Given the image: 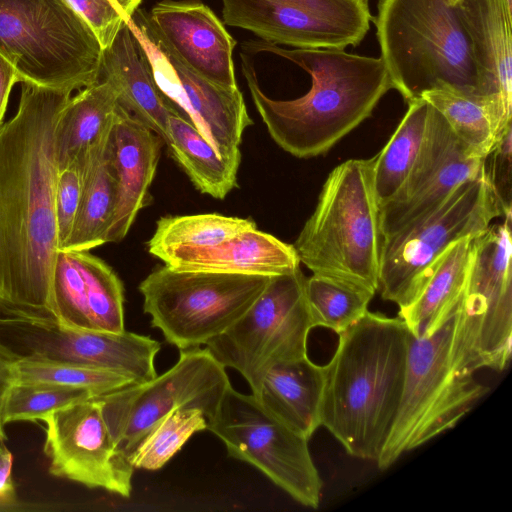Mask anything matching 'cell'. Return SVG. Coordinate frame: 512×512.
<instances>
[{"mask_svg":"<svg viewBox=\"0 0 512 512\" xmlns=\"http://www.w3.org/2000/svg\"><path fill=\"white\" fill-rule=\"evenodd\" d=\"M73 91L23 81L0 123V316L55 321L56 136Z\"/></svg>","mask_w":512,"mask_h":512,"instance_id":"1","label":"cell"},{"mask_svg":"<svg viewBox=\"0 0 512 512\" xmlns=\"http://www.w3.org/2000/svg\"><path fill=\"white\" fill-rule=\"evenodd\" d=\"M243 46L253 53L281 56L311 76L312 85L305 95L275 100L261 90L251 60L241 56L243 75L270 136L298 158L329 151L370 117L381 98L394 89L381 57L337 49H285L263 40Z\"/></svg>","mask_w":512,"mask_h":512,"instance_id":"2","label":"cell"},{"mask_svg":"<svg viewBox=\"0 0 512 512\" xmlns=\"http://www.w3.org/2000/svg\"><path fill=\"white\" fill-rule=\"evenodd\" d=\"M324 368L322 426L351 455L377 461L399 408L411 332L367 311L338 334Z\"/></svg>","mask_w":512,"mask_h":512,"instance_id":"3","label":"cell"},{"mask_svg":"<svg viewBox=\"0 0 512 512\" xmlns=\"http://www.w3.org/2000/svg\"><path fill=\"white\" fill-rule=\"evenodd\" d=\"M373 157L349 159L327 176L314 212L293 244L313 274L378 291L380 206L373 185Z\"/></svg>","mask_w":512,"mask_h":512,"instance_id":"4","label":"cell"},{"mask_svg":"<svg viewBox=\"0 0 512 512\" xmlns=\"http://www.w3.org/2000/svg\"><path fill=\"white\" fill-rule=\"evenodd\" d=\"M460 309L461 300L436 329L410 335L399 408L376 461L381 470L453 428L489 390L457 353Z\"/></svg>","mask_w":512,"mask_h":512,"instance_id":"5","label":"cell"},{"mask_svg":"<svg viewBox=\"0 0 512 512\" xmlns=\"http://www.w3.org/2000/svg\"><path fill=\"white\" fill-rule=\"evenodd\" d=\"M377 8L372 21L380 57L407 103L442 83L478 91L469 38L455 4L378 0Z\"/></svg>","mask_w":512,"mask_h":512,"instance_id":"6","label":"cell"},{"mask_svg":"<svg viewBox=\"0 0 512 512\" xmlns=\"http://www.w3.org/2000/svg\"><path fill=\"white\" fill-rule=\"evenodd\" d=\"M102 53L68 0H0V54L21 82L85 88L98 82Z\"/></svg>","mask_w":512,"mask_h":512,"instance_id":"7","label":"cell"},{"mask_svg":"<svg viewBox=\"0 0 512 512\" xmlns=\"http://www.w3.org/2000/svg\"><path fill=\"white\" fill-rule=\"evenodd\" d=\"M506 215L486 171L459 185L440 205L383 237L378 291L407 306L418 294L432 263L454 242L476 237Z\"/></svg>","mask_w":512,"mask_h":512,"instance_id":"8","label":"cell"},{"mask_svg":"<svg viewBox=\"0 0 512 512\" xmlns=\"http://www.w3.org/2000/svg\"><path fill=\"white\" fill-rule=\"evenodd\" d=\"M269 276L182 271L167 265L140 283L151 325L179 350L209 342L238 320L263 292Z\"/></svg>","mask_w":512,"mask_h":512,"instance_id":"9","label":"cell"},{"mask_svg":"<svg viewBox=\"0 0 512 512\" xmlns=\"http://www.w3.org/2000/svg\"><path fill=\"white\" fill-rule=\"evenodd\" d=\"M300 267L271 276L244 314L206 348L225 368L238 371L255 395L274 365L307 356L313 328Z\"/></svg>","mask_w":512,"mask_h":512,"instance_id":"10","label":"cell"},{"mask_svg":"<svg viewBox=\"0 0 512 512\" xmlns=\"http://www.w3.org/2000/svg\"><path fill=\"white\" fill-rule=\"evenodd\" d=\"M512 216L474 237L456 349L470 373L505 370L512 354Z\"/></svg>","mask_w":512,"mask_h":512,"instance_id":"11","label":"cell"},{"mask_svg":"<svg viewBox=\"0 0 512 512\" xmlns=\"http://www.w3.org/2000/svg\"><path fill=\"white\" fill-rule=\"evenodd\" d=\"M207 429L225 445L230 457L249 463L299 504L317 509L322 480L308 439L266 410L251 394L230 386Z\"/></svg>","mask_w":512,"mask_h":512,"instance_id":"12","label":"cell"},{"mask_svg":"<svg viewBox=\"0 0 512 512\" xmlns=\"http://www.w3.org/2000/svg\"><path fill=\"white\" fill-rule=\"evenodd\" d=\"M225 369L206 347H193L180 350L165 373L97 396L117 447L130 460L150 430L179 408H198L212 417L231 386Z\"/></svg>","mask_w":512,"mask_h":512,"instance_id":"13","label":"cell"},{"mask_svg":"<svg viewBox=\"0 0 512 512\" xmlns=\"http://www.w3.org/2000/svg\"><path fill=\"white\" fill-rule=\"evenodd\" d=\"M224 22L299 49L357 46L370 30L369 0H221Z\"/></svg>","mask_w":512,"mask_h":512,"instance_id":"14","label":"cell"},{"mask_svg":"<svg viewBox=\"0 0 512 512\" xmlns=\"http://www.w3.org/2000/svg\"><path fill=\"white\" fill-rule=\"evenodd\" d=\"M0 342L20 357L81 364L122 374L135 384L153 379L160 343L148 336L74 329L53 320L0 316Z\"/></svg>","mask_w":512,"mask_h":512,"instance_id":"15","label":"cell"},{"mask_svg":"<svg viewBox=\"0 0 512 512\" xmlns=\"http://www.w3.org/2000/svg\"><path fill=\"white\" fill-rule=\"evenodd\" d=\"M42 421L51 475L130 496L135 469L114 442L97 396L56 410Z\"/></svg>","mask_w":512,"mask_h":512,"instance_id":"16","label":"cell"},{"mask_svg":"<svg viewBox=\"0 0 512 512\" xmlns=\"http://www.w3.org/2000/svg\"><path fill=\"white\" fill-rule=\"evenodd\" d=\"M127 25L166 98L186 113L221 157H241L242 135L253 121L240 90L223 88L192 72L155 43L132 17Z\"/></svg>","mask_w":512,"mask_h":512,"instance_id":"17","label":"cell"},{"mask_svg":"<svg viewBox=\"0 0 512 512\" xmlns=\"http://www.w3.org/2000/svg\"><path fill=\"white\" fill-rule=\"evenodd\" d=\"M486 158L473 155L432 107L421 152L398 193L380 206L386 237L440 205L459 185L485 171Z\"/></svg>","mask_w":512,"mask_h":512,"instance_id":"18","label":"cell"},{"mask_svg":"<svg viewBox=\"0 0 512 512\" xmlns=\"http://www.w3.org/2000/svg\"><path fill=\"white\" fill-rule=\"evenodd\" d=\"M132 18L195 74L223 88H238L232 58L236 41L207 5L163 0Z\"/></svg>","mask_w":512,"mask_h":512,"instance_id":"19","label":"cell"},{"mask_svg":"<svg viewBox=\"0 0 512 512\" xmlns=\"http://www.w3.org/2000/svg\"><path fill=\"white\" fill-rule=\"evenodd\" d=\"M51 311L55 321L65 327L123 332L122 281L89 250H59L52 274Z\"/></svg>","mask_w":512,"mask_h":512,"instance_id":"20","label":"cell"},{"mask_svg":"<svg viewBox=\"0 0 512 512\" xmlns=\"http://www.w3.org/2000/svg\"><path fill=\"white\" fill-rule=\"evenodd\" d=\"M164 140L118 105L109 140L117 194L106 243L125 238L147 202Z\"/></svg>","mask_w":512,"mask_h":512,"instance_id":"21","label":"cell"},{"mask_svg":"<svg viewBox=\"0 0 512 512\" xmlns=\"http://www.w3.org/2000/svg\"><path fill=\"white\" fill-rule=\"evenodd\" d=\"M165 265L182 271L276 276L300 267L293 245L257 228L246 230L218 245L179 248L163 254Z\"/></svg>","mask_w":512,"mask_h":512,"instance_id":"22","label":"cell"},{"mask_svg":"<svg viewBox=\"0 0 512 512\" xmlns=\"http://www.w3.org/2000/svg\"><path fill=\"white\" fill-rule=\"evenodd\" d=\"M469 38L477 89L512 109V11L505 0H456Z\"/></svg>","mask_w":512,"mask_h":512,"instance_id":"23","label":"cell"},{"mask_svg":"<svg viewBox=\"0 0 512 512\" xmlns=\"http://www.w3.org/2000/svg\"><path fill=\"white\" fill-rule=\"evenodd\" d=\"M100 80L111 81L119 91V105L166 142L169 117L176 108L158 88L127 23L103 50Z\"/></svg>","mask_w":512,"mask_h":512,"instance_id":"24","label":"cell"},{"mask_svg":"<svg viewBox=\"0 0 512 512\" xmlns=\"http://www.w3.org/2000/svg\"><path fill=\"white\" fill-rule=\"evenodd\" d=\"M324 368L308 356L274 365L254 395L263 407L306 439L322 426Z\"/></svg>","mask_w":512,"mask_h":512,"instance_id":"25","label":"cell"},{"mask_svg":"<svg viewBox=\"0 0 512 512\" xmlns=\"http://www.w3.org/2000/svg\"><path fill=\"white\" fill-rule=\"evenodd\" d=\"M420 97L441 114L456 137L478 157L486 158L512 124V109L497 95L442 83Z\"/></svg>","mask_w":512,"mask_h":512,"instance_id":"26","label":"cell"},{"mask_svg":"<svg viewBox=\"0 0 512 512\" xmlns=\"http://www.w3.org/2000/svg\"><path fill=\"white\" fill-rule=\"evenodd\" d=\"M474 237L451 244L429 267L416 297L399 308V318L414 336L436 329L462 298L473 252Z\"/></svg>","mask_w":512,"mask_h":512,"instance_id":"27","label":"cell"},{"mask_svg":"<svg viewBox=\"0 0 512 512\" xmlns=\"http://www.w3.org/2000/svg\"><path fill=\"white\" fill-rule=\"evenodd\" d=\"M118 98L119 91L109 80H100L71 97L57 129L58 171L75 160L85 164L91 147L111 131Z\"/></svg>","mask_w":512,"mask_h":512,"instance_id":"28","label":"cell"},{"mask_svg":"<svg viewBox=\"0 0 512 512\" xmlns=\"http://www.w3.org/2000/svg\"><path fill=\"white\" fill-rule=\"evenodd\" d=\"M112 130V129H111ZM111 131L88 152L76 219L60 250H91L106 244V234L116 203L117 183L110 158Z\"/></svg>","mask_w":512,"mask_h":512,"instance_id":"29","label":"cell"},{"mask_svg":"<svg viewBox=\"0 0 512 512\" xmlns=\"http://www.w3.org/2000/svg\"><path fill=\"white\" fill-rule=\"evenodd\" d=\"M177 163L203 194L224 199L237 186L241 157H221L177 109L170 115L165 142Z\"/></svg>","mask_w":512,"mask_h":512,"instance_id":"30","label":"cell"},{"mask_svg":"<svg viewBox=\"0 0 512 512\" xmlns=\"http://www.w3.org/2000/svg\"><path fill=\"white\" fill-rule=\"evenodd\" d=\"M431 109L421 97L409 101L396 130L373 157V185L379 206L398 193L411 172L427 135Z\"/></svg>","mask_w":512,"mask_h":512,"instance_id":"31","label":"cell"},{"mask_svg":"<svg viewBox=\"0 0 512 512\" xmlns=\"http://www.w3.org/2000/svg\"><path fill=\"white\" fill-rule=\"evenodd\" d=\"M254 228L257 227L251 219L218 213L165 216L156 223L148 251L160 258L179 248L211 247Z\"/></svg>","mask_w":512,"mask_h":512,"instance_id":"32","label":"cell"},{"mask_svg":"<svg viewBox=\"0 0 512 512\" xmlns=\"http://www.w3.org/2000/svg\"><path fill=\"white\" fill-rule=\"evenodd\" d=\"M305 296L313 328L325 327L339 334L368 311L374 293L331 276L306 278Z\"/></svg>","mask_w":512,"mask_h":512,"instance_id":"33","label":"cell"},{"mask_svg":"<svg viewBox=\"0 0 512 512\" xmlns=\"http://www.w3.org/2000/svg\"><path fill=\"white\" fill-rule=\"evenodd\" d=\"M16 382H45L83 389L94 396L135 384L130 378L108 370L41 357H20Z\"/></svg>","mask_w":512,"mask_h":512,"instance_id":"34","label":"cell"},{"mask_svg":"<svg viewBox=\"0 0 512 512\" xmlns=\"http://www.w3.org/2000/svg\"><path fill=\"white\" fill-rule=\"evenodd\" d=\"M208 421L198 408H179L162 418L142 439L130 456L134 469L158 470Z\"/></svg>","mask_w":512,"mask_h":512,"instance_id":"35","label":"cell"},{"mask_svg":"<svg viewBox=\"0 0 512 512\" xmlns=\"http://www.w3.org/2000/svg\"><path fill=\"white\" fill-rule=\"evenodd\" d=\"M94 397L90 392L45 382H16L8 392L3 422L43 420L52 412Z\"/></svg>","mask_w":512,"mask_h":512,"instance_id":"36","label":"cell"},{"mask_svg":"<svg viewBox=\"0 0 512 512\" xmlns=\"http://www.w3.org/2000/svg\"><path fill=\"white\" fill-rule=\"evenodd\" d=\"M86 21L102 49L108 48L142 0H68Z\"/></svg>","mask_w":512,"mask_h":512,"instance_id":"37","label":"cell"},{"mask_svg":"<svg viewBox=\"0 0 512 512\" xmlns=\"http://www.w3.org/2000/svg\"><path fill=\"white\" fill-rule=\"evenodd\" d=\"M83 167L73 161L58 172L55 191L58 251L69 238L80 204Z\"/></svg>","mask_w":512,"mask_h":512,"instance_id":"38","label":"cell"},{"mask_svg":"<svg viewBox=\"0 0 512 512\" xmlns=\"http://www.w3.org/2000/svg\"><path fill=\"white\" fill-rule=\"evenodd\" d=\"M511 134L509 125L494 148L487 156L490 158V167L485 165V171L494 193L499 199L506 215H512L511 207Z\"/></svg>","mask_w":512,"mask_h":512,"instance_id":"39","label":"cell"},{"mask_svg":"<svg viewBox=\"0 0 512 512\" xmlns=\"http://www.w3.org/2000/svg\"><path fill=\"white\" fill-rule=\"evenodd\" d=\"M20 356L0 342V441L7 439L3 410L9 390L17 381V363Z\"/></svg>","mask_w":512,"mask_h":512,"instance_id":"40","label":"cell"},{"mask_svg":"<svg viewBox=\"0 0 512 512\" xmlns=\"http://www.w3.org/2000/svg\"><path fill=\"white\" fill-rule=\"evenodd\" d=\"M13 455L4 441H0V509L17 504L16 487L12 478Z\"/></svg>","mask_w":512,"mask_h":512,"instance_id":"41","label":"cell"},{"mask_svg":"<svg viewBox=\"0 0 512 512\" xmlns=\"http://www.w3.org/2000/svg\"><path fill=\"white\" fill-rule=\"evenodd\" d=\"M21 79L13 65L0 54V123L3 121L13 85Z\"/></svg>","mask_w":512,"mask_h":512,"instance_id":"42","label":"cell"},{"mask_svg":"<svg viewBox=\"0 0 512 512\" xmlns=\"http://www.w3.org/2000/svg\"><path fill=\"white\" fill-rule=\"evenodd\" d=\"M506 5L510 11H512V0H505Z\"/></svg>","mask_w":512,"mask_h":512,"instance_id":"43","label":"cell"},{"mask_svg":"<svg viewBox=\"0 0 512 512\" xmlns=\"http://www.w3.org/2000/svg\"><path fill=\"white\" fill-rule=\"evenodd\" d=\"M452 4H455L456 0H450Z\"/></svg>","mask_w":512,"mask_h":512,"instance_id":"44","label":"cell"}]
</instances>
